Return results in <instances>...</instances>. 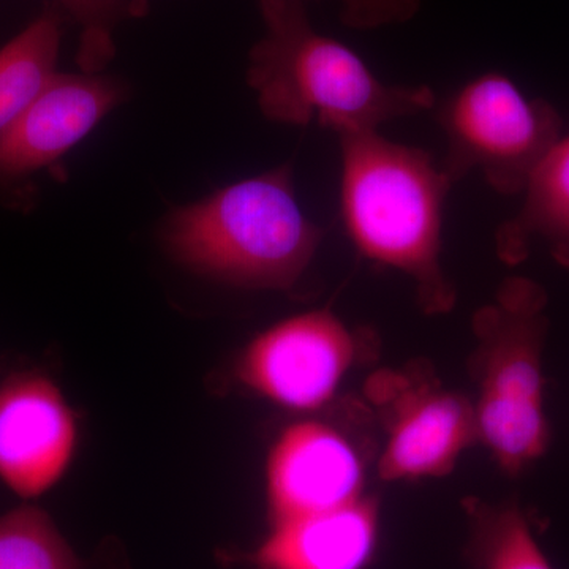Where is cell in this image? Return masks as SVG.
<instances>
[{"instance_id":"6da1fadb","label":"cell","mask_w":569,"mask_h":569,"mask_svg":"<svg viewBox=\"0 0 569 569\" xmlns=\"http://www.w3.org/2000/svg\"><path fill=\"white\" fill-rule=\"evenodd\" d=\"M306 0H260L263 39L250 51L247 80L266 118L317 121L337 134L378 130L436 107L429 86L387 84L343 43L317 32Z\"/></svg>"},{"instance_id":"7a4b0ae2","label":"cell","mask_w":569,"mask_h":569,"mask_svg":"<svg viewBox=\"0 0 569 569\" xmlns=\"http://www.w3.org/2000/svg\"><path fill=\"white\" fill-rule=\"evenodd\" d=\"M340 211L362 257L417 282L419 302L443 312L455 291L441 271L445 201L455 183L425 149L378 130L339 134Z\"/></svg>"},{"instance_id":"3957f363","label":"cell","mask_w":569,"mask_h":569,"mask_svg":"<svg viewBox=\"0 0 569 569\" xmlns=\"http://www.w3.org/2000/svg\"><path fill=\"white\" fill-rule=\"evenodd\" d=\"M321 238L298 203L288 164L179 209L163 228L179 264L252 290H293Z\"/></svg>"},{"instance_id":"277c9868","label":"cell","mask_w":569,"mask_h":569,"mask_svg":"<svg viewBox=\"0 0 569 569\" xmlns=\"http://www.w3.org/2000/svg\"><path fill=\"white\" fill-rule=\"evenodd\" d=\"M545 307V290L515 277L500 288L496 305L475 318L482 353L475 406L478 438L509 475L529 468L549 447L542 376Z\"/></svg>"},{"instance_id":"5b68a950","label":"cell","mask_w":569,"mask_h":569,"mask_svg":"<svg viewBox=\"0 0 569 569\" xmlns=\"http://www.w3.org/2000/svg\"><path fill=\"white\" fill-rule=\"evenodd\" d=\"M448 138L441 164L452 183L481 171L498 193L526 192L561 140L559 112L529 99L501 73H486L449 97L438 112Z\"/></svg>"},{"instance_id":"8992f818","label":"cell","mask_w":569,"mask_h":569,"mask_svg":"<svg viewBox=\"0 0 569 569\" xmlns=\"http://www.w3.org/2000/svg\"><path fill=\"white\" fill-rule=\"evenodd\" d=\"M355 353L346 323L331 310H312L254 337L236 362V378L276 406L313 411L336 396Z\"/></svg>"},{"instance_id":"52a82bcc","label":"cell","mask_w":569,"mask_h":569,"mask_svg":"<svg viewBox=\"0 0 569 569\" xmlns=\"http://www.w3.org/2000/svg\"><path fill=\"white\" fill-rule=\"evenodd\" d=\"M80 447V418L59 385L36 369L0 380V482L22 500L54 489Z\"/></svg>"},{"instance_id":"ba28073f","label":"cell","mask_w":569,"mask_h":569,"mask_svg":"<svg viewBox=\"0 0 569 569\" xmlns=\"http://www.w3.org/2000/svg\"><path fill=\"white\" fill-rule=\"evenodd\" d=\"M361 459L335 427L317 421L288 426L264 466L266 503L272 523L346 507L362 498Z\"/></svg>"},{"instance_id":"9c48e42d","label":"cell","mask_w":569,"mask_h":569,"mask_svg":"<svg viewBox=\"0 0 569 569\" xmlns=\"http://www.w3.org/2000/svg\"><path fill=\"white\" fill-rule=\"evenodd\" d=\"M395 395L389 410L381 477L388 481L443 477L478 440L475 407L455 392L429 385H408L403 378H380Z\"/></svg>"},{"instance_id":"30bf717a","label":"cell","mask_w":569,"mask_h":569,"mask_svg":"<svg viewBox=\"0 0 569 569\" xmlns=\"http://www.w3.org/2000/svg\"><path fill=\"white\" fill-rule=\"evenodd\" d=\"M122 86L99 73L54 74L0 134V179H17L61 159L122 100Z\"/></svg>"},{"instance_id":"8fae6325","label":"cell","mask_w":569,"mask_h":569,"mask_svg":"<svg viewBox=\"0 0 569 569\" xmlns=\"http://www.w3.org/2000/svg\"><path fill=\"white\" fill-rule=\"evenodd\" d=\"M378 538L376 503L346 507L272 523L271 533L242 560L257 569H365Z\"/></svg>"},{"instance_id":"7c38bea8","label":"cell","mask_w":569,"mask_h":569,"mask_svg":"<svg viewBox=\"0 0 569 569\" xmlns=\"http://www.w3.org/2000/svg\"><path fill=\"white\" fill-rule=\"evenodd\" d=\"M523 193L518 216L498 230V252L519 260L531 238H541L553 257L569 266V137L561 138Z\"/></svg>"},{"instance_id":"4fadbf2b","label":"cell","mask_w":569,"mask_h":569,"mask_svg":"<svg viewBox=\"0 0 569 569\" xmlns=\"http://www.w3.org/2000/svg\"><path fill=\"white\" fill-rule=\"evenodd\" d=\"M59 44L61 22L50 10L0 50V134L54 78Z\"/></svg>"},{"instance_id":"5bb4252c","label":"cell","mask_w":569,"mask_h":569,"mask_svg":"<svg viewBox=\"0 0 569 569\" xmlns=\"http://www.w3.org/2000/svg\"><path fill=\"white\" fill-rule=\"evenodd\" d=\"M0 569H86L54 520L36 505L0 516Z\"/></svg>"},{"instance_id":"9a60e30c","label":"cell","mask_w":569,"mask_h":569,"mask_svg":"<svg viewBox=\"0 0 569 569\" xmlns=\"http://www.w3.org/2000/svg\"><path fill=\"white\" fill-rule=\"evenodd\" d=\"M475 552L482 569H552L519 508L486 509L477 518Z\"/></svg>"},{"instance_id":"2e32d148","label":"cell","mask_w":569,"mask_h":569,"mask_svg":"<svg viewBox=\"0 0 569 569\" xmlns=\"http://www.w3.org/2000/svg\"><path fill=\"white\" fill-rule=\"evenodd\" d=\"M81 26L78 61L84 73H99L114 54L112 33L119 22L137 14L140 6L127 0H59Z\"/></svg>"},{"instance_id":"e0dca14e","label":"cell","mask_w":569,"mask_h":569,"mask_svg":"<svg viewBox=\"0 0 569 569\" xmlns=\"http://www.w3.org/2000/svg\"><path fill=\"white\" fill-rule=\"evenodd\" d=\"M342 7L340 20L358 31L403 24L421 9L422 0H337Z\"/></svg>"}]
</instances>
